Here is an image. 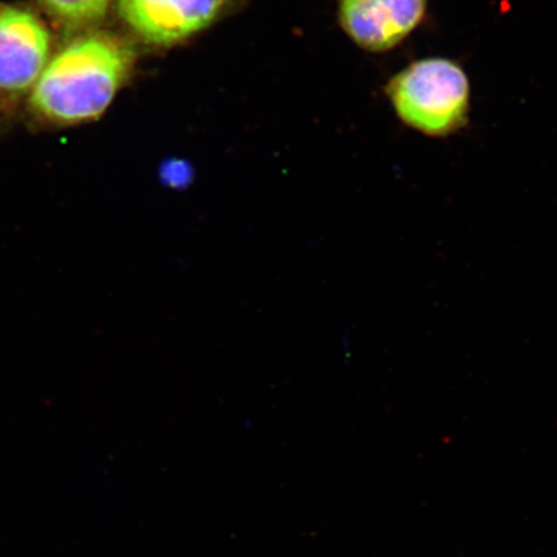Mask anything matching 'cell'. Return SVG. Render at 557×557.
<instances>
[{
  "label": "cell",
  "instance_id": "7a4b0ae2",
  "mask_svg": "<svg viewBox=\"0 0 557 557\" xmlns=\"http://www.w3.org/2000/svg\"><path fill=\"white\" fill-rule=\"evenodd\" d=\"M386 94L400 121L423 135L449 136L468 122L470 82L455 61L413 62L388 82Z\"/></svg>",
  "mask_w": 557,
  "mask_h": 557
},
{
  "label": "cell",
  "instance_id": "5b68a950",
  "mask_svg": "<svg viewBox=\"0 0 557 557\" xmlns=\"http://www.w3.org/2000/svg\"><path fill=\"white\" fill-rule=\"evenodd\" d=\"M51 38L33 13L0 7V89L21 92L37 83L50 55Z\"/></svg>",
  "mask_w": 557,
  "mask_h": 557
},
{
  "label": "cell",
  "instance_id": "8992f818",
  "mask_svg": "<svg viewBox=\"0 0 557 557\" xmlns=\"http://www.w3.org/2000/svg\"><path fill=\"white\" fill-rule=\"evenodd\" d=\"M59 23L69 27H86L107 15L110 0H39Z\"/></svg>",
  "mask_w": 557,
  "mask_h": 557
},
{
  "label": "cell",
  "instance_id": "6da1fadb",
  "mask_svg": "<svg viewBox=\"0 0 557 557\" xmlns=\"http://www.w3.org/2000/svg\"><path fill=\"white\" fill-rule=\"evenodd\" d=\"M134 62V50L110 35L75 40L41 72L32 107L55 123L96 120L114 100Z\"/></svg>",
  "mask_w": 557,
  "mask_h": 557
},
{
  "label": "cell",
  "instance_id": "277c9868",
  "mask_svg": "<svg viewBox=\"0 0 557 557\" xmlns=\"http://www.w3.org/2000/svg\"><path fill=\"white\" fill-rule=\"evenodd\" d=\"M426 9L428 0H341L339 21L360 48L386 52L417 29Z\"/></svg>",
  "mask_w": 557,
  "mask_h": 557
},
{
  "label": "cell",
  "instance_id": "3957f363",
  "mask_svg": "<svg viewBox=\"0 0 557 557\" xmlns=\"http://www.w3.org/2000/svg\"><path fill=\"white\" fill-rule=\"evenodd\" d=\"M226 0H116L124 23L152 45L170 46L206 29Z\"/></svg>",
  "mask_w": 557,
  "mask_h": 557
}]
</instances>
